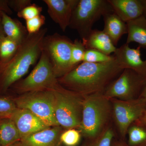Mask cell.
I'll list each match as a JSON object with an SVG mask.
<instances>
[{
  "mask_svg": "<svg viewBox=\"0 0 146 146\" xmlns=\"http://www.w3.org/2000/svg\"><path fill=\"white\" fill-rule=\"evenodd\" d=\"M123 70L115 58L106 63L82 62L58 80L65 89L83 96L104 93Z\"/></svg>",
  "mask_w": 146,
  "mask_h": 146,
  "instance_id": "6da1fadb",
  "label": "cell"
},
{
  "mask_svg": "<svg viewBox=\"0 0 146 146\" xmlns=\"http://www.w3.org/2000/svg\"><path fill=\"white\" fill-rule=\"evenodd\" d=\"M47 31V28L42 29L36 33L29 34L10 61L0 67V92L8 91L36 63L42 54L43 40Z\"/></svg>",
  "mask_w": 146,
  "mask_h": 146,
  "instance_id": "7a4b0ae2",
  "label": "cell"
},
{
  "mask_svg": "<svg viewBox=\"0 0 146 146\" xmlns=\"http://www.w3.org/2000/svg\"><path fill=\"white\" fill-rule=\"evenodd\" d=\"M82 105V119L78 129L89 140L107 127L112 115V104L103 93H97L84 96Z\"/></svg>",
  "mask_w": 146,
  "mask_h": 146,
  "instance_id": "3957f363",
  "label": "cell"
},
{
  "mask_svg": "<svg viewBox=\"0 0 146 146\" xmlns=\"http://www.w3.org/2000/svg\"><path fill=\"white\" fill-rule=\"evenodd\" d=\"M52 91L55 116L58 125L66 129H78L82 119L84 96L65 89L59 83Z\"/></svg>",
  "mask_w": 146,
  "mask_h": 146,
  "instance_id": "277c9868",
  "label": "cell"
},
{
  "mask_svg": "<svg viewBox=\"0 0 146 146\" xmlns=\"http://www.w3.org/2000/svg\"><path fill=\"white\" fill-rule=\"evenodd\" d=\"M113 12L108 0H79L69 27L76 31L82 40L89 35L94 23L101 17Z\"/></svg>",
  "mask_w": 146,
  "mask_h": 146,
  "instance_id": "5b68a950",
  "label": "cell"
},
{
  "mask_svg": "<svg viewBox=\"0 0 146 146\" xmlns=\"http://www.w3.org/2000/svg\"><path fill=\"white\" fill-rule=\"evenodd\" d=\"M59 84L52 66L46 53L42 50L39 62L25 78L19 80L10 88L19 93L53 90Z\"/></svg>",
  "mask_w": 146,
  "mask_h": 146,
  "instance_id": "8992f818",
  "label": "cell"
},
{
  "mask_svg": "<svg viewBox=\"0 0 146 146\" xmlns=\"http://www.w3.org/2000/svg\"><path fill=\"white\" fill-rule=\"evenodd\" d=\"M12 99L17 108L29 110L48 126H59L55 116L52 90L25 93Z\"/></svg>",
  "mask_w": 146,
  "mask_h": 146,
  "instance_id": "52a82bcc",
  "label": "cell"
},
{
  "mask_svg": "<svg viewBox=\"0 0 146 146\" xmlns=\"http://www.w3.org/2000/svg\"><path fill=\"white\" fill-rule=\"evenodd\" d=\"M73 42L58 33L47 35L43 40L42 50L48 56L58 79L72 70L71 54Z\"/></svg>",
  "mask_w": 146,
  "mask_h": 146,
  "instance_id": "ba28073f",
  "label": "cell"
},
{
  "mask_svg": "<svg viewBox=\"0 0 146 146\" xmlns=\"http://www.w3.org/2000/svg\"><path fill=\"white\" fill-rule=\"evenodd\" d=\"M146 76L130 69H124L104 92L109 99L130 100L138 98L145 85Z\"/></svg>",
  "mask_w": 146,
  "mask_h": 146,
  "instance_id": "9c48e42d",
  "label": "cell"
},
{
  "mask_svg": "<svg viewBox=\"0 0 146 146\" xmlns=\"http://www.w3.org/2000/svg\"><path fill=\"white\" fill-rule=\"evenodd\" d=\"M112 115L120 135L124 140L129 128L141 118L146 110V102L138 98L130 100L110 99Z\"/></svg>",
  "mask_w": 146,
  "mask_h": 146,
  "instance_id": "30bf717a",
  "label": "cell"
},
{
  "mask_svg": "<svg viewBox=\"0 0 146 146\" xmlns=\"http://www.w3.org/2000/svg\"><path fill=\"white\" fill-rule=\"evenodd\" d=\"M141 48L139 46L136 48H131L125 43L117 48L114 53V57L123 69H130L140 74L146 76V59L143 60L141 58Z\"/></svg>",
  "mask_w": 146,
  "mask_h": 146,
  "instance_id": "8fae6325",
  "label": "cell"
},
{
  "mask_svg": "<svg viewBox=\"0 0 146 146\" xmlns=\"http://www.w3.org/2000/svg\"><path fill=\"white\" fill-rule=\"evenodd\" d=\"M48 13L52 21L58 24L61 30L66 31L69 27L74 9L79 0H44Z\"/></svg>",
  "mask_w": 146,
  "mask_h": 146,
  "instance_id": "7c38bea8",
  "label": "cell"
},
{
  "mask_svg": "<svg viewBox=\"0 0 146 146\" xmlns=\"http://www.w3.org/2000/svg\"><path fill=\"white\" fill-rule=\"evenodd\" d=\"M11 119L15 123L21 139L50 127L36 115L26 109L17 108Z\"/></svg>",
  "mask_w": 146,
  "mask_h": 146,
  "instance_id": "4fadbf2b",
  "label": "cell"
},
{
  "mask_svg": "<svg viewBox=\"0 0 146 146\" xmlns=\"http://www.w3.org/2000/svg\"><path fill=\"white\" fill-rule=\"evenodd\" d=\"M60 126L40 131L21 139L20 146H62L60 136L63 132Z\"/></svg>",
  "mask_w": 146,
  "mask_h": 146,
  "instance_id": "5bb4252c",
  "label": "cell"
},
{
  "mask_svg": "<svg viewBox=\"0 0 146 146\" xmlns=\"http://www.w3.org/2000/svg\"><path fill=\"white\" fill-rule=\"evenodd\" d=\"M108 1L114 13L126 23L143 15L141 0H108Z\"/></svg>",
  "mask_w": 146,
  "mask_h": 146,
  "instance_id": "9a60e30c",
  "label": "cell"
},
{
  "mask_svg": "<svg viewBox=\"0 0 146 146\" xmlns=\"http://www.w3.org/2000/svg\"><path fill=\"white\" fill-rule=\"evenodd\" d=\"M82 41L86 49H94L108 55L114 53L117 49V47L103 31L93 29L89 35Z\"/></svg>",
  "mask_w": 146,
  "mask_h": 146,
  "instance_id": "2e32d148",
  "label": "cell"
},
{
  "mask_svg": "<svg viewBox=\"0 0 146 146\" xmlns=\"http://www.w3.org/2000/svg\"><path fill=\"white\" fill-rule=\"evenodd\" d=\"M0 17L6 36L21 44L29 34L26 27L24 26L20 21L11 18L3 11H0Z\"/></svg>",
  "mask_w": 146,
  "mask_h": 146,
  "instance_id": "e0dca14e",
  "label": "cell"
},
{
  "mask_svg": "<svg viewBox=\"0 0 146 146\" xmlns=\"http://www.w3.org/2000/svg\"><path fill=\"white\" fill-rule=\"evenodd\" d=\"M103 17L104 21L103 31L116 46L122 36L127 33V23L114 12L107 13Z\"/></svg>",
  "mask_w": 146,
  "mask_h": 146,
  "instance_id": "ac0fdd59",
  "label": "cell"
},
{
  "mask_svg": "<svg viewBox=\"0 0 146 146\" xmlns=\"http://www.w3.org/2000/svg\"><path fill=\"white\" fill-rule=\"evenodd\" d=\"M126 23L127 37L126 44L135 42L141 48L146 49V18L142 15Z\"/></svg>",
  "mask_w": 146,
  "mask_h": 146,
  "instance_id": "d6986e66",
  "label": "cell"
},
{
  "mask_svg": "<svg viewBox=\"0 0 146 146\" xmlns=\"http://www.w3.org/2000/svg\"><path fill=\"white\" fill-rule=\"evenodd\" d=\"M21 138L13 120L0 117V146H11L19 142Z\"/></svg>",
  "mask_w": 146,
  "mask_h": 146,
  "instance_id": "ffe728a7",
  "label": "cell"
},
{
  "mask_svg": "<svg viewBox=\"0 0 146 146\" xmlns=\"http://www.w3.org/2000/svg\"><path fill=\"white\" fill-rule=\"evenodd\" d=\"M20 45L6 36L0 34V67L5 65L13 57Z\"/></svg>",
  "mask_w": 146,
  "mask_h": 146,
  "instance_id": "44dd1931",
  "label": "cell"
},
{
  "mask_svg": "<svg viewBox=\"0 0 146 146\" xmlns=\"http://www.w3.org/2000/svg\"><path fill=\"white\" fill-rule=\"evenodd\" d=\"M127 134L129 146H146V126L138 121L130 125Z\"/></svg>",
  "mask_w": 146,
  "mask_h": 146,
  "instance_id": "7402d4cb",
  "label": "cell"
},
{
  "mask_svg": "<svg viewBox=\"0 0 146 146\" xmlns=\"http://www.w3.org/2000/svg\"><path fill=\"white\" fill-rule=\"evenodd\" d=\"M115 137L112 128L107 127L98 136L89 139L85 146H111Z\"/></svg>",
  "mask_w": 146,
  "mask_h": 146,
  "instance_id": "603a6c76",
  "label": "cell"
},
{
  "mask_svg": "<svg viewBox=\"0 0 146 146\" xmlns=\"http://www.w3.org/2000/svg\"><path fill=\"white\" fill-rule=\"evenodd\" d=\"M115 59L114 55H108L94 49H87L84 53L83 62L91 63H102L109 62Z\"/></svg>",
  "mask_w": 146,
  "mask_h": 146,
  "instance_id": "cb8c5ba5",
  "label": "cell"
},
{
  "mask_svg": "<svg viewBox=\"0 0 146 146\" xmlns=\"http://www.w3.org/2000/svg\"><path fill=\"white\" fill-rule=\"evenodd\" d=\"M86 49L81 40L77 39L73 42L71 54V65L73 69L83 62Z\"/></svg>",
  "mask_w": 146,
  "mask_h": 146,
  "instance_id": "d4e9b609",
  "label": "cell"
},
{
  "mask_svg": "<svg viewBox=\"0 0 146 146\" xmlns=\"http://www.w3.org/2000/svg\"><path fill=\"white\" fill-rule=\"evenodd\" d=\"M82 134L76 129H70L63 131L60 136L61 144L65 146H76L80 143Z\"/></svg>",
  "mask_w": 146,
  "mask_h": 146,
  "instance_id": "484cf974",
  "label": "cell"
},
{
  "mask_svg": "<svg viewBox=\"0 0 146 146\" xmlns=\"http://www.w3.org/2000/svg\"><path fill=\"white\" fill-rule=\"evenodd\" d=\"M16 108L12 99L0 97V117L11 118Z\"/></svg>",
  "mask_w": 146,
  "mask_h": 146,
  "instance_id": "4316f807",
  "label": "cell"
},
{
  "mask_svg": "<svg viewBox=\"0 0 146 146\" xmlns=\"http://www.w3.org/2000/svg\"><path fill=\"white\" fill-rule=\"evenodd\" d=\"M42 8L35 4H31L17 13V16L19 18H23L26 21L41 14Z\"/></svg>",
  "mask_w": 146,
  "mask_h": 146,
  "instance_id": "83f0119b",
  "label": "cell"
},
{
  "mask_svg": "<svg viewBox=\"0 0 146 146\" xmlns=\"http://www.w3.org/2000/svg\"><path fill=\"white\" fill-rule=\"evenodd\" d=\"M26 21V28L29 34H34L39 31L45 24L46 18L40 14Z\"/></svg>",
  "mask_w": 146,
  "mask_h": 146,
  "instance_id": "f1b7e54d",
  "label": "cell"
},
{
  "mask_svg": "<svg viewBox=\"0 0 146 146\" xmlns=\"http://www.w3.org/2000/svg\"><path fill=\"white\" fill-rule=\"evenodd\" d=\"M31 0H8L9 6L17 13L31 4Z\"/></svg>",
  "mask_w": 146,
  "mask_h": 146,
  "instance_id": "f546056e",
  "label": "cell"
},
{
  "mask_svg": "<svg viewBox=\"0 0 146 146\" xmlns=\"http://www.w3.org/2000/svg\"><path fill=\"white\" fill-rule=\"evenodd\" d=\"M8 1V0H0V11H3L10 15L13 13V11L9 6Z\"/></svg>",
  "mask_w": 146,
  "mask_h": 146,
  "instance_id": "4dcf8cb0",
  "label": "cell"
},
{
  "mask_svg": "<svg viewBox=\"0 0 146 146\" xmlns=\"http://www.w3.org/2000/svg\"><path fill=\"white\" fill-rule=\"evenodd\" d=\"M111 146H129L124 140H114L112 141Z\"/></svg>",
  "mask_w": 146,
  "mask_h": 146,
  "instance_id": "1f68e13d",
  "label": "cell"
},
{
  "mask_svg": "<svg viewBox=\"0 0 146 146\" xmlns=\"http://www.w3.org/2000/svg\"><path fill=\"white\" fill-rule=\"evenodd\" d=\"M138 98L144 100V101L146 102V82L145 85L144 86L143 89Z\"/></svg>",
  "mask_w": 146,
  "mask_h": 146,
  "instance_id": "d6a6232c",
  "label": "cell"
},
{
  "mask_svg": "<svg viewBox=\"0 0 146 146\" xmlns=\"http://www.w3.org/2000/svg\"><path fill=\"white\" fill-rule=\"evenodd\" d=\"M137 121H138V122L146 126V110L144 112V114L142 115L141 118Z\"/></svg>",
  "mask_w": 146,
  "mask_h": 146,
  "instance_id": "836d02e7",
  "label": "cell"
},
{
  "mask_svg": "<svg viewBox=\"0 0 146 146\" xmlns=\"http://www.w3.org/2000/svg\"><path fill=\"white\" fill-rule=\"evenodd\" d=\"M143 7V15L146 18V0H141Z\"/></svg>",
  "mask_w": 146,
  "mask_h": 146,
  "instance_id": "e575fe53",
  "label": "cell"
},
{
  "mask_svg": "<svg viewBox=\"0 0 146 146\" xmlns=\"http://www.w3.org/2000/svg\"><path fill=\"white\" fill-rule=\"evenodd\" d=\"M3 31H4L3 29L2 25L1 23V17H0V34Z\"/></svg>",
  "mask_w": 146,
  "mask_h": 146,
  "instance_id": "d590c367",
  "label": "cell"
},
{
  "mask_svg": "<svg viewBox=\"0 0 146 146\" xmlns=\"http://www.w3.org/2000/svg\"><path fill=\"white\" fill-rule=\"evenodd\" d=\"M11 146H19V145H18V142H17V143H16L13 144V145H12Z\"/></svg>",
  "mask_w": 146,
  "mask_h": 146,
  "instance_id": "8d00e7d4",
  "label": "cell"
}]
</instances>
